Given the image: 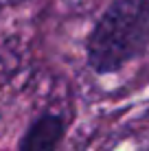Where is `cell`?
I'll use <instances>...</instances> for the list:
<instances>
[{"label":"cell","instance_id":"6da1fadb","mask_svg":"<svg viewBox=\"0 0 149 151\" xmlns=\"http://www.w3.org/2000/svg\"><path fill=\"white\" fill-rule=\"evenodd\" d=\"M149 46V0H112L86 40L94 75H114Z\"/></svg>","mask_w":149,"mask_h":151},{"label":"cell","instance_id":"7a4b0ae2","mask_svg":"<svg viewBox=\"0 0 149 151\" xmlns=\"http://www.w3.org/2000/svg\"><path fill=\"white\" fill-rule=\"evenodd\" d=\"M66 136V118L55 112H44L27 127L15 151H57Z\"/></svg>","mask_w":149,"mask_h":151},{"label":"cell","instance_id":"3957f363","mask_svg":"<svg viewBox=\"0 0 149 151\" xmlns=\"http://www.w3.org/2000/svg\"><path fill=\"white\" fill-rule=\"evenodd\" d=\"M143 151H149V145H147V147H145V149H143Z\"/></svg>","mask_w":149,"mask_h":151}]
</instances>
